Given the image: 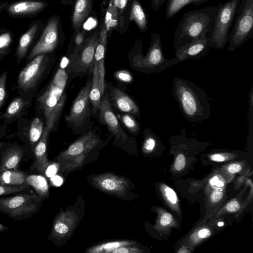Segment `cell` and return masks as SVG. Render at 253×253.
<instances>
[{
	"label": "cell",
	"instance_id": "obj_1",
	"mask_svg": "<svg viewBox=\"0 0 253 253\" xmlns=\"http://www.w3.org/2000/svg\"><path fill=\"white\" fill-rule=\"evenodd\" d=\"M172 92L181 113L189 122L198 123L209 119L211 114L210 99L202 88L176 77L173 80Z\"/></svg>",
	"mask_w": 253,
	"mask_h": 253
},
{
	"label": "cell",
	"instance_id": "obj_2",
	"mask_svg": "<svg viewBox=\"0 0 253 253\" xmlns=\"http://www.w3.org/2000/svg\"><path fill=\"white\" fill-rule=\"evenodd\" d=\"M222 3L185 13L175 31L173 44L174 48L176 49L209 35Z\"/></svg>",
	"mask_w": 253,
	"mask_h": 253
},
{
	"label": "cell",
	"instance_id": "obj_3",
	"mask_svg": "<svg viewBox=\"0 0 253 253\" xmlns=\"http://www.w3.org/2000/svg\"><path fill=\"white\" fill-rule=\"evenodd\" d=\"M43 200L31 187L12 196H0V212L17 221L31 218L40 210Z\"/></svg>",
	"mask_w": 253,
	"mask_h": 253
},
{
	"label": "cell",
	"instance_id": "obj_4",
	"mask_svg": "<svg viewBox=\"0 0 253 253\" xmlns=\"http://www.w3.org/2000/svg\"><path fill=\"white\" fill-rule=\"evenodd\" d=\"M132 64L136 69L146 73H161L166 69L180 62L177 57L168 59L164 55L160 35L152 33L150 45L145 56L142 54L141 43L139 50L132 58Z\"/></svg>",
	"mask_w": 253,
	"mask_h": 253
},
{
	"label": "cell",
	"instance_id": "obj_5",
	"mask_svg": "<svg viewBox=\"0 0 253 253\" xmlns=\"http://www.w3.org/2000/svg\"><path fill=\"white\" fill-rule=\"evenodd\" d=\"M100 142L98 137L92 131L73 142L55 158L60 164V171H70L82 166L89 153Z\"/></svg>",
	"mask_w": 253,
	"mask_h": 253
},
{
	"label": "cell",
	"instance_id": "obj_6",
	"mask_svg": "<svg viewBox=\"0 0 253 253\" xmlns=\"http://www.w3.org/2000/svg\"><path fill=\"white\" fill-rule=\"evenodd\" d=\"M241 0H229L222 3L215 18L213 26L209 35L211 47L223 48L228 42L229 35L233 25Z\"/></svg>",
	"mask_w": 253,
	"mask_h": 253
},
{
	"label": "cell",
	"instance_id": "obj_7",
	"mask_svg": "<svg viewBox=\"0 0 253 253\" xmlns=\"http://www.w3.org/2000/svg\"><path fill=\"white\" fill-rule=\"evenodd\" d=\"M253 0H241L230 31L227 50L233 51L253 36Z\"/></svg>",
	"mask_w": 253,
	"mask_h": 253
},
{
	"label": "cell",
	"instance_id": "obj_8",
	"mask_svg": "<svg viewBox=\"0 0 253 253\" xmlns=\"http://www.w3.org/2000/svg\"><path fill=\"white\" fill-rule=\"evenodd\" d=\"M65 75L62 70H59L54 81L46 90L40 97L39 102L43 111L47 123L52 115L65 101V95L63 94L65 85Z\"/></svg>",
	"mask_w": 253,
	"mask_h": 253
},
{
	"label": "cell",
	"instance_id": "obj_9",
	"mask_svg": "<svg viewBox=\"0 0 253 253\" xmlns=\"http://www.w3.org/2000/svg\"><path fill=\"white\" fill-rule=\"evenodd\" d=\"M46 64L44 54L33 58L19 74L17 79L19 87L25 91L33 88L43 74Z\"/></svg>",
	"mask_w": 253,
	"mask_h": 253
},
{
	"label": "cell",
	"instance_id": "obj_10",
	"mask_svg": "<svg viewBox=\"0 0 253 253\" xmlns=\"http://www.w3.org/2000/svg\"><path fill=\"white\" fill-rule=\"evenodd\" d=\"M93 185L105 193L125 198L130 190V185L125 178L111 173H104L92 178Z\"/></svg>",
	"mask_w": 253,
	"mask_h": 253
},
{
	"label": "cell",
	"instance_id": "obj_11",
	"mask_svg": "<svg viewBox=\"0 0 253 253\" xmlns=\"http://www.w3.org/2000/svg\"><path fill=\"white\" fill-rule=\"evenodd\" d=\"M92 81L89 80L84 86L75 99L69 114L65 121L72 123L76 126H80L89 114V93Z\"/></svg>",
	"mask_w": 253,
	"mask_h": 253
},
{
	"label": "cell",
	"instance_id": "obj_12",
	"mask_svg": "<svg viewBox=\"0 0 253 253\" xmlns=\"http://www.w3.org/2000/svg\"><path fill=\"white\" fill-rule=\"evenodd\" d=\"M59 20L57 18H52L48 21L42 35L29 54V59L53 51L58 41Z\"/></svg>",
	"mask_w": 253,
	"mask_h": 253
},
{
	"label": "cell",
	"instance_id": "obj_13",
	"mask_svg": "<svg viewBox=\"0 0 253 253\" xmlns=\"http://www.w3.org/2000/svg\"><path fill=\"white\" fill-rule=\"evenodd\" d=\"M210 48L208 35L175 49V54L180 62L197 59L208 54Z\"/></svg>",
	"mask_w": 253,
	"mask_h": 253
},
{
	"label": "cell",
	"instance_id": "obj_14",
	"mask_svg": "<svg viewBox=\"0 0 253 253\" xmlns=\"http://www.w3.org/2000/svg\"><path fill=\"white\" fill-rule=\"evenodd\" d=\"M78 219L77 213L73 210H67L59 213L53 224L51 232L52 238L59 241L69 236Z\"/></svg>",
	"mask_w": 253,
	"mask_h": 253
},
{
	"label": "cell",
	"instance_id": "obj_15",
	"mask_svg": "<svg viewBox=\"0 0 253 253\" xmlns=\"http://www.w3.org/2000/svg\"><path fill=\"white\" fill-rule=\"evenodd\" d=\"M54 125H46L41 138L33 149L35 157V162L33 169L36 168L42 174L45 172L46 169L51 164L47 157V144L49 133Z\"/></svg>",
	"mask_w": 253,
	"mask_h": 253
},
{
	"label": "cell",
	"instance_id": "obj_16",
	"mask_svg": "<svg viewBox=\"0 0 253 253\" xmlns=\"http://www.w3.org/2000/svg\"><path fill=\"white\" fill-rule=\"evenodd\" d=\"M99 109L101 121L118 138L125 140L126 138V135L120 126L117 117L112 110L107 92L101 100Z\"/></svg>",
	"mask_w": 253,
	"mask_h": 253
},
{
	"label": "cell",
	"instance_id": "obj_17",
	"mask_svg": "<svg viewBox=\"0 0 253 253\" xmlns=\"http://www.w3.org/2000/svg\"><path fill=\"white\" fill-rule=\"evenodd\" d=\"M99 37V33L95 32L87 38L81 47L80 51L77 65L82 71L88 69L94 60V56Z\"/></svg>",
	"mask_w": 253,
	"mask_h": 253
},
{
	"label": "cell",
	"instance_id": "obj_18",
	"mask_svg": "<svg viewBox=\"0 0 253 253\" xmlns=\"http://www.w3.org/2000/svg\"><path fill=\"white\" fill-rule=\"evenodd\" d=\"M108 32L102 23L99 33L97 44L96 47L93 62L97 63L99 75L101 90L103 95L105 91L104 57L107 43Z\"/></svg>",
	"mask_w": 253,
	"mask_h": 253
},
{
	"label": "cell",
	"instance_id": "obj_19",
	"mask_svg": "<svg viewBox=\"0 0 253 253\" xmlns=\"http://www.w3.org/2000/svg\"><path fill=\"white\" fill-rule=\"evenodd\" d=\"M110 95L114 106L122 112L139 115V109L135 102L126 94L117 88H110Z\"/></svg>",
	"mask_w": 253,
	"mask_h": 253
},
{
	"label": "cell",
	"instance_id": "obj_20",
	"mask_svg": "<svg viewBox=\"0 0 253 253\" xmlns=\"http://www.w3.org/2000/svg\"><path fill=\"white\" fill-rule=\"evenodd\" d=\"M23 155V150L19 147L13 145L7 148L1 157L0 171L7 169L17 170Z\"/></svg>",
	"mask_w": 253,
	"mask_h": 253
},
{
	"label": "cell",
	"instance_id": "obj_21",
	"mask_svg": "<svg viewBox=\"0 0 253 253\" xmlns=\"http://www.w3.org/2000/svg\"><path fill=\"white\" fill-rule=\"evenodd\" d=\"M93 0H77L75 2L73 15L72 25L74 31L78 32L84 22L90 13Z\"/></svg>",
	"mask_w": 253,
	"mask_h": 253
},
{
	"label": "cell",
	"instance_id": "obj_22",
	"mask_svg": "<svg viewBox=\"0 0 253 253\" xmlns=\"http://www.w3.org/2000/svg\"><path fill=\"white\" fill-rule=\"evenodd\" d=\"M46 4L37 1H23L10 5L8 11L13 15H23L35 13L42 9Z\"/></svg>",
	"mask_w": 253,
	"mask_h": 253
},
{
	"label": "cell",
	"instance_id": "obj_23",
	"mask_svg": "<svg viewBox=\"0 0 253 253\" xmlns=\"http://www.w3.org/2000/svg\"><path fill=\"white\" fill-rule=\"evenodd\" d=\"M106 6L105 0L102 3L104 5V21L103 22L108 33L120 26L119 20L117 9L112 0H108Z\"/></svg>",
	"mask_w": 253,
	"mask_h": 253
},
{
	"label": "cell",
	"instance_id": "obj_24",
	"mask_svg": "<svg viewBox=\"0 0 253 253\" xmlns=\"http://www.w3.org/2000/svg\"><path fill=\"white\" fill-rule=\"evenodd\" d=\"M102 94L99 80L98 66L97 63L93 62V78L91 87L89 93V99L92 105L96 109H99L101 102Z\"/></svg>",
	"mask_w": 253,
	"mask_h": 253
},
{
	"label": "cell",
	"instance_id": "obj_25",
	"mask_svg": "<svg viewBox=\"0 0 253 253\" xmlns=\"http://www.w3.org/2000/svg\"><path fill=\"white\" fill-rule=\"evenodd\" d=\"M26 183L35 190L36 193L44 199L49 195V188L46 179L41 175H27Z\"/></svg>",
	"mask_w": 253,
	"mask_h": 253
},
{
	"label": "cell",
	"instance_id": "obj_26",
	"mask_svg": "<svg viewBox=\"0 0 253 253\" xmlns=\"http://www.w3.org/2000/svg\"><path fill=\"white\" fill-rule=\"evenodd\" d=\"M129 20L134 21L141 31L144 32L147 30L148 23L146 15L137 0H133L132 2Z\"/></svg>",
	"mask_w": 253,
	"mask_h": 253
},
{
	"label": "cell",
	"instance_id": "obj_27",
	"mask_svg": "<svg viewBox=\"0 0 253 253\" xmlns=\"http://www.w3.org/2000/svg\"><path fill=\"white\" fill-rule=\"evenodd\" d=\"M26 174L22 171L7 169L0 171V184L21 185L26 183Z\"/></svg>",
	"mask_w": 253,
	"mask_h": 253
},
{
	"label": "cell",
	"instance_id": "obj_28",
	"mask_svg": "<svg viewBox=\"0 0 253 253\" xmlns=\"http://www.w3.org/2000/svg\"><path fill=\"white\" fill-rule=\"evenodd\" d=\"M208 0H169L166 10V17L169 19L174 16L179 10L189 4L199 5Z\"/></svg>",
	"mask_w": 253,
	"mask_h": 253
},
{
	"label": "cell",
	"instance_id": "obj_29",
	"mask_svg": "<svg viewBox=\"0 0 253 253\" xmlns=\"http://www.w3.org/2000/svg\"><path fill=\"white\" fill-rule=\"evenodd\" d=\"M37 29L38 25L35 24L21 37L17 50V56L19 60H21L25 56L28 47L31 44Z\"/></svg>",
	"mask_w": 253,
	"mask_h": 253
},
{
	"label": "cell",
	"instance_id": "obj_30",
	"mask_svg": "<svg viewBox=\"0 0 253 253\" xmlns=\"http://www.w3.org/2000/svg\"><path fill=\"white\" fill-rule=\"evenodd\" d=\"M27 102L20 97L14 98L10 103L5 111L3 118L5 120H10L17 116L24 110Z\"/></svg>",
	"mask_w": 253,
	"mask_h": 253
},
{
	"label": "cell",
	"instance_id": "obj_31",
	"mask_svg": "<svg viewBox=\"0 0 253 253\" xmlns=\"http://www.w3.org/2000/svg\"><path fill=\"white\" fill-rule=\"evenodd\" d=\"M43 129L42 121L39 118H34L30 125L29 131V138L33 149L41 138Z\"/></svg>",
	"mask_w": 253,
	"mask_h": 253
},
{
	"label": "cell",
	"instance_id": "obj_32",
	"mask_svg": "<svg viewBox=\"0 0 253 253\" xmlns=\"http://www.w3.org/2000/svg\"><path fill=\"white\" fill-rule=\"evenodd\" d=\"M132 243L129 241H121L108 242L94 246L88 250L91 253H112L115 249L123 246H129Z\"/></svg>",
	"mask_w": 253,
	"mask_h": 253
},
{
	"label": "cell",
	"instance_id": "obj_33",
	"mask_svg": "<svg viewBox=\"0 0 253 253\" xmlns=\"http://www.w3.org/2000/svg\"><path fill=\"white\" fill-rule=\"evenodd\" d=\"M26 183L21 185L0 184V196L13 195L31 188Z\"/></svg>",
	"mask_w": 253,
	"mask_h": 253
},
{
	"label": "cell",
	"instance_id": "obj_34",
	"mask_svg": "<svg viewBox=\"0 0 253 253\" xmlns=\"http://www.w3.org/2000/svg\"><path fill=\"white\" fill-rule=\"evenodd\" d=\"M124 125L131 132L137 133L140 129V126L136 120L129 114L118 115Z\"/></svg>",
	"mask_w": 253,
	"mask_h": 253
},
{
	"label": "cell",
	"instance_id": "obj_35",
	"mask_svg": "<svg viewBox=\"0 0 253 253\" xmlns=\"http://www.w3.org/2000/svg\"><path fill=\"white\" fill-rule=\"evenodd\" d=\"M128 0H112L115 6L119 20L120 27L123 28L125 25L124 12Z\"/></svg>",
	"mask_w": 253,
	"mask_h": 253
},
{
	"label": "cell",
	"instance_id": "obj_36",
	"mask_svg": "<svg viewBox=\"0 0 253 253\" xmlns=\"http://www.w3.org/2000/svg\"><path fill=\"white\" fill-rule=\"evenodd\" d=\"M7 75V72L5 71L0 75V110L5 100Z\"/></svg>",
	"mask_w": 253,
	"mask_h": 253
},
{
	"label": "cell",
	"instance_id": "obj_37",
	"mask_svg": "<svg viewBox=\"0 0 253 253\" xmlns=\"http://www.w3.org/2000/svg\"><path fill=\"white\" fill-rule=\"evenodd\" d=\"M114 76L118 80L123 82L129 83L133 80L132 75L126 70L119 71L115 73Z\"/></svg>",
	"mask_w": 253,
	"mask_h": 253
},
{
	"label": "cell",
	"instance_id": "obj_38",
	"mask_svg": "<svg viewBox=\"0 0 253 253\" xmlns=\"http://www.w3.org/2000/svg\"><path fill=\"white\" fill-rule=\"evenodd\" d=\"M84 31H79L77 32L75 37V45L76 46V48L75 50V53H78L80 51L81 47L83 45L84 42Z\"/></svg>",
	"mask_w": 253,
	"mask_h": 253
},
{
	"label": "cell",
	"instance_id": "obj_39",
	"mask_svg": "<svg viewBox=\"0 0 253 253\" xmlns=\"http://www.w3.org/2000/svg\"><path fill=\"white\" fill-rule=\"evenodd\" d=\"M164 191L168 201L172 204H175L177 202V196L174 191L167 185H164Z\"/></svg>",
	"mask_w": 253,
	"mask_h": 253
},
{
	"label": "cell",
	"instance_id": "obj_40",
	"mask_svg": "<svg viewBox=\"0 0 253 253\" xmlns=\"http://www.w3.org/2000/svg\"><path fill=\"white\" fill-rule=\"evenodd\" d=\"M186 159L185 156L182 154H179L175 160L174 167L177 170H182L185 166Z\"/></svg>",
	"mask_w": 253,
	"mask_h": 253
},
{
	"label": "cell",
	"instance_id": "obj_41",
	"mask_svg": "<svg viewBox=\"0 0 253 253\" xmlns=\"http://www.w3.org/2000/svg\"><path fill=\"white\" fill-rule=\"evenodd\" d=\"M139 252H140V251L137 249L128 246L120 247L112 252V253H136Z\"/></svg>",
	"mask_w": 253,
	"mask_h": 253
},
{
	"label": "cell",
	"instance_id": "obj_42",
	"mask_svg": "<svg viewBox=\"0 0 253 253\" xmlns=\"http://www.w3.org/2000/svg\"><path fill=\"white\" fill-rule=\"evenodd\" d=\"M223 195L222 189L220 188H217L213 191L211 195V200L214 203H217L222 199Z\"/></svg>",
	"mask_w": 253,
	"mask_h": 253
},
{
	"label": "cell",
	"instance_id": "obj_43",
	"mask_svg": "<svg viewBox=\"0 0 253 253\" xmlns=\"http://www.w3.org/2000/svg\"><path fill=\"white\" fill-rule=\"evenodd\" d=\"M240 208L239 202L236 200L229 202L226 205V210L230 212H234L238 211Z\"/></svg>",
	"mask_w": 253,
	"mask_h": 253
},
{
	"label": "cell",
	"instance_id": "obj_44",
	"mask_svg": "<svg viewBox=\"0 0 253 253\" xmlns=\"http://www.w3.org/2000/svg\"><path fill=\"white\" fill-rule=\"evenodd\" d=\"M172 220V215L169 213H165L161 217L160 223L161 225L165 226L169 224Z\"/></svg>",
	"mask_w": 253,
	"mask_h": 253
},
{
	"label": "cell",
	"instance_id": "obj_45",
	"mask_svg": "<svg viewBox=\"0 0 253 253\" xmlns=\"http://www.w3.org/2000/svg\"><path fill=\"white\" fill-rule=\"evenodd\" d=\"M10 40L11 37L8 33L0 36V48L7 45Z\"/></svg>",
	"mask_w": 253,
	"mask_h": 253
},
{
	"label": "cell",
	"instance_id": "obj_46",
	"mask_svg": "<svg viewBox=\"0 0 253 253\" xmlns=\"http://www.w3.org/2000/svg\"><path fill=\"white\" fill-rule=\"evenodd\" d=\"M58 170V166L55 164H50L46 169L45 173L48 177L54 176Z\"/></svg>",
	"mask_w": 253,
	"mask_h": 253
},
{
	"label": "cell",
	"instance_id": "obj_47",
	"mask_svg": "<svg viewBox=\"0 0 253 253\" xmlns=\"http://www.w3.org/2000/svg\"><path fill=\"white\" fill-rule=\"evenodd\" d=\"M210 184L212 186H216L219 188L223 187L224 182L223 181L220 180L218 175L213 177L210 181Z\"/></svg>",
	"mask_w": 253,
	"mask_h": 253
},
{
	"label": "cell",
	"instance_id": "obj_48",
	"mask_svg": "<svg viewBox=\"0 0 253 253\" xmlns=\"http://www.w3.org/2000/svg\"><path fill=\"white\" fill-rule=\"evenodd\" d=\"M242 166L239 164H232L227 168V170L230 173L239 172L242 170Z\"/></svg>",
	"mask_w": 253,
	"mask_h": 253
},
{
	"label": "cell",
	"instance_id": "obj_49",
	"mask_svg": "<svg viewBox=\"0 0 253 253\" xmlns=\"http://www.w3.org/2000/svg\"><path fill=\"white\" fill-rule=\"evenodd\" d=\"M211 235V231L208 228H203L199 231L198 236L199 238H207Z\"/></svg>",
	"mask_w": 253,
	"mask_h": 253
},
{
	"label": "cell",
	"instance_id": "obj_50",
	"mask_svg": "<svg viewBox=\"0 0 253 253\" xmlns=\"http://www.w3.org/2000/svg\"><path fill=\"white\" fill-rule=\"evenodd\" d=\"M210 159L213 161L221 162L225 160V157L222 154L216 153L211 155Z\"/></svg>",
	"mask_w": 253,
	"mask_h": 253
},
{
	"label": "cell",
	"instance_id": "obj_51",
	"mask_svg": "<svg viewBox=\"0 0 253 253\" xmlns=\"http://www.w3.org/2000/svg\"><path fill=\"white\" fill-rule=\"evenodd\" d=\"M51 180L53 184L56 186H60L63 183L62 178L58 175H55L52 177Z\"/></svg>",
	"mask_w": 253,
	"mask_h": 253
},
{
	"label": "cell",
	"instance_id": "obj_52",
	"mask_svg": "<svg viewBox=\"0 0 253 253\" xmlns=\"http://www.w3.org/2000/svg\"><path fill=\"white\" fill-rule=\"evenodd\" d=\"M152 7L154 10L157 11L160 7V0H152Z\"/></svg>",
	"mask_w": 253,
	"mask_h": 253
},
{
	"label": "cell",
	"instance_id": "obj_53",
	"mask_svg": "<svg viewBox=\"0 0 253 253\" xmlns=\"http://www.w3.org/2000/svg\"><path fill=\"white\" fill-rule=\"evenodd\" d=\"M9 228L4 225L0 223V233L8 230Z\"/></svg>",
	"mask_w": 253,
	"mask_h": 253
},
{
	"label": "cell",
	"instance_id": "obj_54",
	"mask_svg": "<svg viewBox=\"0 0 253 253\" xmlns=\"http://www.w3.org/2000/svg\"><path fill=\"white\" fill-rule=\"evenodd\" d=\"M61 2L64 4H71L73 0H60Z\"/></svg>",
	"mask_w": 253,
	"mask_h": 253
},
{
	"label": "cell",
	"instance_id": "obj_55",
	"mask_svg": "<svg viewBox=\"0 0 253 253\" xmlns=\"http://www.w3.org/2000/svg\"><path fill=\"white\" fill-rule=\"evenodd\" d=\"M224 225V223L223 222H219L218 223V226L219 227L222 226Z\"/></svg>",
	"mask_w": 253,
	"mask_h": 253
},
{
	"label": "cell",
	"instance_id": "obj_56",
	"mask_svg": "<svg viewBox=\"0 0 253 253\" xmlns=\"http://www.w3.org/2000/svg\"><path fill=\"white\" fill-rule=\"evenodd\" d=\"M166 0H160V6H161L162 4H163L166 1Z\"/></svg>",
	"mask_w": 253,
	"mask_h": 253
},
{
	"label": "cell",
	"instance_id": "obj_57",
	"mask_svg": "<svg viewBox=\"0 0 253 253\" xmlns=\"http://www.w3.org/2000/svg\"><path fill=\"white\" fill-rule=\"evenodd\" d=\"M3 144H4V142H0V150H1L2 147H3Z\"/></svg>",
	"mask_w": 253,
	"mask_h": 253
},
{
	"label": "cell",
	"instance_id": "obj_58",
	"mask_svg": "<svg viewBox=\"0 0 253 253\" xmlns=\"http://www.w3.org/2000/svg\"><path fill=\"white\" fill-rule=\"evenodd\" d=\"M1 128H0V130H1ZM1 131H0V136H1Z\"/></svg>",
	"mask_w": 253,
	"mask_h": 253
},
{
	"label": "cell",
	"instance_id": "obj_59",
	"mask_svg": "<svg viewBox=\"0 0 253 253\" xmlns=\"http://www.w3.org/2000/svg\"><path fill=\"white\" fill-rule=\"evenodd\" d=\"M0 8H1V7H0Z\"/></svg>",
	"mask_w": 253,
	"mask_h": 253
}]
</instances>
